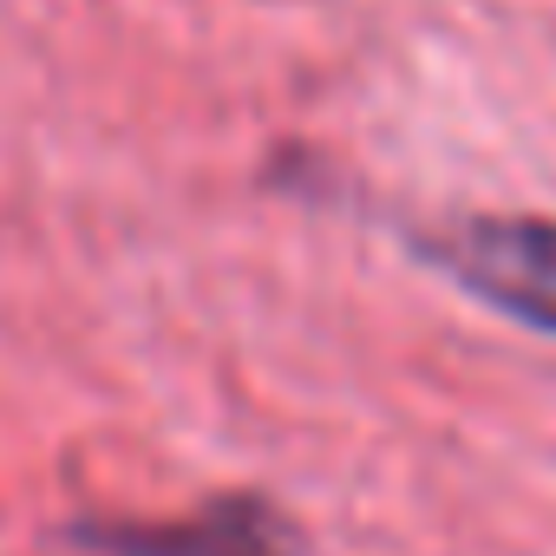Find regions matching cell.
Here are the masks:
<instances>
[{"label": "cell", "mask_w": 556, "mask_h": 556, "mask_svg": "<svg viewBox=\"0 0 556 556\" xmlns=\"http://www.w3.org/2000/svg\"><path fill=\"white\" fill-rule=\"evenodd\" d=\"M419 249L484 308L556 334V216H458Z\"/></svg>", "instance_id": "obj_1"}, {"label": "cell", "mask_w": 556, "mask_h": 556, "mask_svg": "<svg viewBox=\"0 0 556 556\" xmlns=\"http://www.w3.org/2000/svg\"><path fill=\"white\" fill-rule=\"evenodd\" d=\"M73 536L112 556H302V530L262 497H216L184 523H79Z\"/></svg>", "instance_id": "obj_2"}]
</instances>
